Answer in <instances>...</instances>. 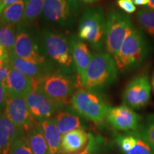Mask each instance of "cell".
<instances>
[{"label":"cell","mask_w":154,"mask_h":154,"mask_svg":"<svg viewBox=\"0 0 154 154\" xmlns=\"http://www.w3.org/2000/svg\"><path fill=\"white\" fill-rule=\"evenodd\" d=\"M8 98V94L6 91L5 88L2 84H0V107H5Z\"/></svg>","instance_id":"obj_32"},{"label":"cell","mask_w":154,"mask_h":154,"mask_svg":"<svg viewBox=\"0 0 154 154\" xmlns=\"http://www.w3.org/2000/svg\"><path fill=\"white\" fill-rule=\"evenodd\" d=\"M5 107H0V116L3 114L4 112H5Z\"/></svg>","instance_id":"obj_38"},{"label":"cell","mask_w":154,"mask_h":154,"mask_svg":"<svg viewBox=\"0 0 154 154\" xmlns=\"http://www.w3.org/2000/svg\"><path fill=\"white\" fill-rule=\"evenodd\" d=\"M9 57L13 68L34 79H40L47 73L51 72L41 64L19 57L14 51L9 53Z\"/></svg>","instance_id":"obj_19"},{"label":"cell","mask_w":154,"mask_h":154,"mask_svg":"<svg viewBox=\"0 0 154 154\" xmlns=\"http://www.w3.org/2000/svg\"><path fill=\"white\" fill-rule=\"evenodd\" d=\"M39 123L47 141L49 154H59L62 136L58 129L54 119V118L47 119Z\"/></svg>","instance_id":"obj_20"},{"label":"cell","mask_w":154,"mask_h":154,"mask_svg":"<svg viewBox=\"0 0 154 154\" xmlns=\"http://www.w3.org/2000/svg\"><path fill=\"white\" fill-rule=\"evenodd\" d=\"M26 141L34 154H49V149L38 122L25 133Z\"/></svg>","instance_id":"obj_22"},{"label":"cell","mask_w":154,"mask_h":154,"mask_svg":"<svg viewBox=\"0 0 154 154\" xmlns=\"http://www.w3.org/2000/svg\"><path fill=\"white\" fill-rule=\"evenodd\" d=\"M80 116L76 111L72 112V111L69 110H60L56 113L54 119L61 136L75 129L83 128Z\"/></svg>","instance_id":"obj_21"},{"label":"cell","mask_w":154,"mask_h":154,"mask_svg":"<svg viewBox=\"0 0 154 154\" xmlns=\"http://www.w3.org/2000/svg\"><path fill=\"white\" fill-rule=\"evenodd\" d=\"M148 6H149V7L150 9L154 10V0H149V4H148Z\"/></svg>","instance_id":"obj_37"},{"label":"cell","mask_w":154,"mask_h":154,"mask_svg":"<svg viewBox=\"0 0 154 154\" xmlns=\"http://www.w3.org/2000/svg\"><path fill=\"white\" fill-rule=\"evenodd\" d=\"M73 110L81 116L100 124L106 118L110 106L96 91L79 88L71 98Z\"/></svg>","instance_id":"obj_6"},{"label":"cell","mask_w":154,"mask_h":154,"mask_svg":"<svg viewBox=\"0 0 154 154\" xmlns=\"http://www.w3.org/2000/svg\"><path fill=\"white\" fill-rule=\"evenodd\" d=\"M5 113L15 126L25 133L38 123L31 113L24 97L9 96L6 103Z\"/></svg>","instance_id":"obj_12"},{"label":"cell","mask_w":154,"mask_h":154,"mask_svg":"<svg viewBox=\"0 0 154 154\" xmlns=\"http://www.w3.org/2000/svg\"><path fill=\"white\" fill-rule=\"evenodd\" d=\"M11 66L9 57L0 59V84H2L7 79Z\"/></svg>","instance_id":"obj_30"},{"label":"cell","mask_w":154,"mask_h":154,"mask_svg":"<svg viewBox=\"0 0 154 154\" xmlns=\"http://www.w3.org/2000/svg\"><path fill=\"white\" fill-rule=\"evenodd\" d=\"M70 40L75 69L77 75L82 79L91 62L93 55L88 49V46L77 36H71Z\"/></svg>","instance_id":"obj_17"},{"label":"cell","mask_w":154,"mask_h":154,"mask_svg":"<svg viewBox=\"0 0 154 154\" xmlns=\"http://www.w3.org/2000/svg\"><path fill=\"white\" fill-rule=\"evenodd\" d=\"M9 96L25 97L34 88V79L11 66L7 79L2 84Z\"/></svg>","instance_id":"obj_15"},{"label":"cell","mask_w":154,"mask_h":154,"mask_svg":"<svg viewBox=\"0 0 154 154\" xmlns=\"http://www.w3.org/2000/svg\"><path fill=\"white\" fill-rule=\"evenodd\" d=\"M17 39V25L0 23V45L9 53L14 51Z\"/></svg>","instance_id":"obj_24"},{"label":"cell","mask_w":154,"mask_h":154,"mask_svg":"<svg viewBox=\"0 0 154 154\" xmlns=\"http://www.w3.org/2000/svg\"><path fill=\"white\" fill-rule=\"evenodd\" d=\"M45 0H26L22 22L33 23L42 14Z\"/></svg>","instance_id":"obj_25"},{"label":"cell","mask_w":154,"mask_h":154,"mask_svg":"<svg viewBox=\"0 0 154 154\" xmlns=\"http://www.w3.org/2000/svg\"><path fill=\"white\" fill-rule=\"evenodd\" d=\"M79 3H84V4H92L99 0H76Z\"/></svg>","instance_id":"obj_36"},{"label":"cell","mask_w":154,"mask_h":154,"mask_svg":"<svg viewBox=\"0 0 154 154\" xmlns=\"http://www.w3.org/2000/svg\"><path fill=\"white\" fill-rule=\"evenodd\" d=\"M24 98L31 113L38 122L51 118L53 114L66 106L49 99L37 88H34Z\"/></svg>","instance_id":"obj_11"},{"label":"cell","mask_w":154,"mask_h":154,"mask_svg":"<svg viewBox=\"0 0 154 154\" xmlns=\"http://www.w3.org/2000/svg\"><path fill=\"white\" fill-rule=\"evenodd\" d=\"M134 5L137 6H143L148 5L149 4V0H133Z\"/></svg>","instance_id":"obj_35"},{"label":"cell","mask_w":154,"mask_h":154,"mask_svg":"<svg viewBox=\"0 0 154 154\" xmlns=\"http://www.w3.org/2000/svg\"><path fill=\"white\" fill-rule=\"evenodd\" d=\"M116 142L124 154H154V150L144 139L139 129L116 134Z\"/></svg>","instance_id":"obj_14"},{"label":"cell","mask_w":154,"mask_h":154,"mask_svg":"<svg viewBox=\"0 0 154 154\" xmlns=\"http://www.w3.org/2000/svg\"><path fill=\"white\" fill-rule=\"evenodd\" d=\"M148 51L146 39L139 31L134 29L113 57L117 68L123 72L137 68L146 59Z\"/></svg>","instance_id":"obj_7"},{"label":"cell","mask_w":154,"mask_h":154,"mask_svg":"<svg viewBox=\"0 0 154 154\" xmlns=\"http://www.w3.org/2000/svg\"><path fill=\"white\" fill-rule=\"evenodd\" d=\"M134 29L129 15L117 9H111L106 18L105 47L108 52L114 57Z\"/></svg>","instance_id":"obj_8"},{"label":"cell","mask_w":154,"mask_h":154,"mask_svg":"<svg viewBox=\"0 0 154 154\" xmlns=\"http://www.w3.org/2000/svg\"><path fill=\"white\" fill-rule=\"evenodd\" d=\"M11 154H34L28 145L25 134L15 141Z\"/></svg>","instance_id":"obj_29"},{"label":"cell","mask_w":154,"mask_h":154,"mask_svg":"<svg viewBox=\"0 0 154 154\" xmlns=\"http://www.w3.org/2000/svg\"><path fill=\"white\" fill-rule=\"evenodd\" d=\"M152 86H153V91H154V74H153V79H152Z\"/></svg>","instance_id":"obj_39"},{"label":"cell","mask_w":154,"mask_h":154,"mask_svg":"<svg viewBox=\"0 0 154 154\" xmlns=\"http://www.w3.org/2000/svg\"><path fill=\"white\" fill-rule=\"evenodd\" d=\"M151 88L147 75H140L128 83L123 93L124 105L132 109L146 106L151 98Z\"/></svg>","instance_id":"obj_10"},{"label":"cell","mask_w":154,"mask_h":154,"mask_svg":"<svg viewBox=\"0 0 154 154\" xmlns=\"http://www.w3.org/2000/svg\"><path fill=\"white\" fill-rule=\"evenodd\" d=\"M89 140V133L84 128L75 129L64 134L61 137V154H74L79 153L87 145Z\"/></svg>","instance_id":"obj_18"},{"label":"cell","mask_w":154,"mask_h":154,"mask_svg":"<svg viewBox=\"0 0 154 154\" xmlns=\"http://www.w3.org/2000/svg\"><path fill=\"white\" fill-rule=\"evenodd\" d=\"M9 57V52L4 48L2 46L0 45V59H7Z\"/></svg>","instance_id":"obj_34"},{"label":"cell","mask_w":154,"mask_h":154,"mask_svg":"<svg viewBox=\"0 0 154 154\" xmlns=\"http://www.w3.org/2000/svg\"><path fill=\"white\" fill-rule=\"evenodd\" d=\"M14 52L19 57L56 70L48 59L42 31L33 23L22 22L17 25V39Z\"/></svg>","instance_id":"obj_1"},{"label":"cell","mask_w":154,"mask_h":154,"mask_svg":"<svg viewBox=\"0 0 154 154\" xmlns=\"http://www.w3.org/2000/svg\"><path fill=\"white\" fill-rule=\"evenodd\" d=\"M118 78V68L115 59L109 52H98L81 79L82 88L99 91L113 84Z\"/></svg>","instance_id":"obj_2"},{"label":"cell","mask_w":154,"mask_h":154,"mask_svg":"<svg viewBox=\"0 0 154 154\" xmlns=\"http://www.w3.org/2000/svg\"><path fill=\"white\" fill-rule=\"evenodd\" d=\"M103 145V138L100 136H94L89 133V140L87 145L82 151L74 154H99Z\"/></svg>","instance_id":"obj_27"},{"label":"cell","mask_w":154,"mask_h":154,"mask_svg":"<svg viewBox=\"0 0 154 154\" xmlns=\"http://www.w3.org/2000/svg\"><path fill=\"white\" fill-rule=\"evenodd\" d=\"M20 0H0V16L7 6L11 5V4L17 2Z\"/></svg>","instance_id":"obj_33"},{"label":"cell","mask_w":154,"mask_h":154,"mask_svg":"<svg viewBox=\"0 0 154 154\" xmlns=\"http://www.w3.org/2000/svg\"><path fill=\"white\" fill-rule=\"evenodd\" d=\"M78 37L87 42L94 50L105 45L106 18L101 6L88 7L84 11L79 23Z\"/></svg>","instance_id":"obj_5"},{"label":"cell","mask_w":154,"mask_h":154,"mask_svg":"<svg viewBox=\"0 0 154 154\" xmlns=\"http://www.w3.org/2000/svg\"><path fill=\"white\" fill-rule=\"evenodd\" d=\"M79 10L76 0H45L42 16L46 22L68 29L74 25Z\"/></svg>","instance_id":"obj_9"},{"label":"cell","mask_w":154,"mask_h":154,"mask_svg":"<svg viewBox=\"0 0 154 154\" xmlns=\"http://www.w3.org/2000/svg\"><path fill=\"white\" fill-rule=\"evenodd\" d=\"M48 59L56 70L67 74H75L70 36L53 29L42 31Z\"/></svg>","instance_id":"obj_3"},{"label":"cell","mask_w":154,"mask_h":154,"mask_svg":"<svg viewBox=\"0 0 154 154\" xmlns=\"http://www.w3.org/2000/svg\"><path fill=\"white\" fill-rule=\"evenodd\" d=\"M139 130L144 139L154 150V115L148 117L145 124Z\"/></svg>","instance_id":"obj_28"},{"label":"cell","mask_w":154,"mask_h":154,"mask_svg":"<svg viewBox=\"0 0 154 154\" xmlns=\"http://www.w3.org/2000/svg\"><path fill=\"white\" fill-rule=\"evenodd\" d=\"M136 16L141 27L149 35L154 37V10L144 8L138 11Z\"/></svg>","instance_id":"obj_26"},{"label":"cell","mask_w":154,"mask_h":154,"mask_svg":"<svg viewBox=\"0 0 154 154\" xmlns=\"http://www.w3.org/2000/svg\"><path fill=\"white\" fill-rule=\"evenodd\" d=\"M26 0H20L17 2L7 6L0 16V23L17 25L23 21Z\"/></svg>","instance_id":"obj_23"},{"label":"cell","mask_w":154,"mask_h":154,"mask_svg":"<svg viewBox=\"0 0 154 154\" xmlns=\"http://www.w3.org/2000/svg\"><path fill=\"white\" fill-rule=\"evenodd\" d=\"M116 3L119 8L127 14H132L136 10L133 0H117Z\"/></svg>","instance_id":"obj_31"},{"label":"cell","mask_w":154,"mask_h":154,"mask_svg":"<svg viewBox=\"0 0 154 154\" xmlns=\"http://www.w3.org/2000/svg\"><path fill=\"white\" fill-rule=\"evenodd\" d=\"M79 87L82 88L78 75L67 74L59 70H54L38 79L36 88L53 101L66 105Z\"/></svg>","instance_id":"obj_4"},{"label":"cell","mask_w":154,"mask_h":154,"mask_svg":"<svg viewBox=\"0 0 154 154\" xmlns=\"http://www.w3.org/2000/svg\"><path fill=\"white\" fill-rule=\"evenodd\" d=\"M106 119L116 129L128 132L139 129L141 117L132 109L122 105L110 108Z\"/></svg>","instance_id":"obj_13"},{"label":"cell","mask_w":154,"mask_h":154,"mask_svg":"<svg viewBox=\"0 0 154 154\" xmlns=\"http://www.w3.org/2000/svg\"><path fill=\"white\" fill-rule=\"evenodd\" d=\"M24 134L4 112L0 116V154H11L15 141Z\"/></svg>","instance_id":"obj_16"}]
</instances>
